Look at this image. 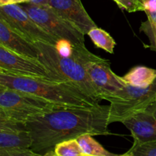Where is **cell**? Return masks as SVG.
<instances>
[{
    "label": "cell",
    "instance_id": "1",
    "mask_svg": "<svg viewBox=\"0 0 156 156\" xmlns=\"http://www.w3.org/2000/svg\"><path fill=\"white\" fill-rule=\"evenodd\" d=\"M109 105L64 108L26 123L33 143L30 149L44 154L65 140L82 135H110Z\"/></svg>",
    "mask_w": 156,
    "mask_h": 156
},
{
    "label": "cell",
    "instance_id": "2",
    "mask_svg": "<svg viewBox=\"0 0 156 156\" xmlns=\"http://www.w3.org/2000/svg\"><path fill=\"white\" fill-rule=\"evenodd\" d=\"M0 85L30 93L69 108H92L99 102L69 82H49L0 73Z\"/></svg>",
    "mask_w": 156,
    "mask_h": 156
},
{
    "label": "cell",
    "instance_id": "3",
    "mask_svg": "<svg viewBox=\"0 0 156 156\" xmlns=\"http://www.w3.org/2000/svg\"><path fill=\"white\" fill-rule=\"evenodd\" d=\"M69 107L53 103L30 93L0 85V117L27 123L34 118Z\"/></svg>",
    "mask_w": 156,
    "mask_h": 156
},
{
    "label": "cell",
    "instance_id": "4",
    "mask_svg": "<svg viewBox=\"0 0 156 156\" xmlns=\"http://www.w3.org/2000/svg\"><path fill=\"white\" fill-rule=\"evenodd\" d=\"M40 50L39 60L65 82H69L84 93L99 102L100 93L90 79L84 65L72 58L61 55L55 46L44 42H35Z\"/></svg>",
    "mask_w": 156,
    "mask_h": 156
},
{
    "label": "cell",
    "instance_id": "5",
    "mask_svg": "<svg viewBox=\"0 0 156 156\" xmlns=\"http://www.w3.org/2000/svg\"><path fill=\"white\" fill-rule=\"evenodd\" d=\"M156 101V79L146 88L129 85L117 92L110 101V123L122 122L145 111Z\"/></svg>",
    "mask_w": 156,
    "mask_h": 156
},
{
    "label": "cell",
    "instance_id": "6",
    "mask_svg": "<svg viewBox=\"0 0 156 156\" xmlns=\"http://www.w3.org/2000/svg\"><path fill=\"white\" fill-rule=\"evenodd\" d=\"M21 5L44 30L57 40H66L73 44L85 46V34L61 17L50 5L30 3Z\"/></svg>",
    "mask_w": 156,
    "mask_h": 156
},
{
    "label": "cell",
    "instance_id": "7",
    "mask_svg": "<svg viewBox=\"0 0 156 156\" xmlns=\"http://www.w3.org/2000/svg\"><path fill=\"white\" fill-rule=\"evenodd\" d=\"M0 73L49 82H66L39 59L18 54L2 45H0Z\"/></svg>",
    "mask_w": 156,
    "mask_h": 156
},
{
    "label": "cell",
    "instance_id": "8",
    "mask_svg": "<svg viewBox=\"0 0 156 156\" xmlns=\"http://www.w3.org/2000/svg\"><path fill=\"white\" fill-rule=\"evenodd\" d=\"M0 18L32 42H44L56 46L59 40L42 28L19 4L0 6Z\"/></svg>",
    "mask_w": 156,
    "mask_h": 156
},
{
    "label": "cell",
    "instance_id": "9",
    "mask_svg": "<svg viewBox=\"0 0 156 156\" xmlns=\"http://www.w3.org/2000/svg\"><path fill=\"white\" fill-rule=\"evenodd\" d=\"M90 79L98 90L101 100L108 101L125 87L121 77L111 70L110 62L90 61L84 65Z\"/></svg>",
    "mask_w": 156,
    "mask_h": 156
},
{
    "label": "cell",
    "instance_id": "10",
    "mask_svg": "<svg viewBox=\"0 0 156 156\" xmlns=\"http://www.w3.org/2000/svg\"><path fill=\"white\" fill-rule=\"evenodd\" d=\"M49 5L85 35L97 27L82 5L81 0H50Z\"/></svg>",
    "mask_w": 156,
    "mask_h": 156
},
{
    "label": "cell",
    "instance_id": "11",
    "mask_svg": "<svg viewBox=\"0 0 156 156\" xmlns=\"http://www.w3.org/2000/svg\"><path fill=\"white\" fill-rule=\"evenodd\" d=\"M32 143L26 123L0 117V149H30Z\"/></svg>",
    "mask_w": 156,
    "mask_h": 156
},
{
    "label": "cell",
    "instance_id": "12",
    "mask_svg": "<svg viewBox=\"0 0 156 156\" xmlns=\"http://www.w3.org/2000/svg\"><path fill=\"white\" fill-rule=\"evenodd\" d=\"M0 45L18 54L39 59L41 52L34 43L12 28L2 18H0Z\"/></svg>",
    "mask_w": 156,
    "mask_h": 156
},
{
    "label": "cell",
    "instance_id": "13",
    "mask_svg": "<svg viewBox=\"0 0 156 156\" xmlns=\"http://www.w3.org/2000/svg\"><path fill=\"white\" fill-rule=\"evenodd\" d=\"M122 123L130 131L133 143L142 144L156 140V120L149 108L126 119Z\"/></svg>",
    "mask_w": 156,
    "mask_h": 156
},
{
    "label": "cell",
    "instance_id": "14",
    "mask_svg": "<svg viewBox=\"0 0 156 156\" xmlns=\"http://www.w3.org/2000/svg\"><path fill=\"white\" fill-rule=\"evenodd\" d=\"M121 79L126 85L146 88L153 83L156 79V69L139 66L133 67Z\"/></svg>",
    "mask_w": 156,
    "mask_h": 156
},
{
    "label": "cell",
    "instance_id": "15",
    "mask_svg": "<svg viewBox=\"0 0 156 156\" xmlns=\"http://www.w3.org/2000/svg\"><path fill=\"white\" fill-rule=\"evenodd\" d=\"M143 2L148 20L142 23L140 30L149 38L151 50L156 52V0H143Z\"/></svg>",
    "mask_w": 156,
    "mask_h": 156
},
{
    "label": "cell",
    "instance_id": "16",
    "mask_svg": "<svg viewBox=\"0 0 156 156\" xmlns=\"http://www.w3.org/2000/svg\"><path fill=\"white\" fill-rule=\"evenodd\" d=\"M92 136L89 134H85L76 138L82 151L87 156H122L108 152Z\"/></svg>",
    "mask_w": 156,
    "mask_h": 156
},
{
    "label": "cell",
    "instance_id": "17",
    "mask_svg": "<svg viewBox=\"0 0 156 156\" xmlns=\"http://www.w3.org/2000/svg\"><path fill=\"white\" fill-rule=\"evenodd\" d=\"M87 35H88V37L91 38L96 47L103 49L105 51L111 54L114 53L116 42L114 38L105 30L96 27L91 29Z\"/></svg>",
    "mask_w": 156,
    "mask_h": 156
},
{
    "label": "cell",
    "instance_id": "18",
    "mask_svg": "<svg viewBox=\"0 0 156 156\" xmlns=\"http://www.w3.org/2000/svg\"><path fill=\"white\" fill-rule=\"evenodd\" d=\"M53 149L59 156H87L76 139L61 142L56 145Z\"/></svg>",
    "mask_w": 156,
    "mask_h": 156
},
{
    "label": "cell",
    "instance_id": "19",
    "mask_svg": "<svg viewBox=\"0 0 156 156\" xmlns=\"http://www.w3.org/2000/svg\"><path fill=\"white\" fill-rule=\"evenodd\" d=\"M123 156H156V140L149 143H133L128 152Z\"/></svg>",
    "mask_w": 156,
    "mask_h": 156
},
{
    "label": "cell",
    "instance_id": "20",
    "mask_svg": "<svg viewBox=\"0 0 156 156\" xmlns=\"http://www.w3.org/2000/svg\"><path fill=\"white\" fill-rule=\"evenodd\" d=\"M122 9L128 12H144V5L142 0H113Z\"/></svg>",
    "mask_w": 156,
    "mask_h": 156
},
{
    "label": "cell",
    "instance_id": "21",
    "mask_svg": "<svg viewBox=\"0 0 156 156\" xmlns=\"http://www.w3.org/2000/svg\"><path fill=\"white\" fill-rule=\"evenodd\" d=\"M41 154L34 152L30 149H0V156H39Z\"/></svg>",
    "mask_w": 156,
    "mask_h": 156
},
{
    "label": "cell",
    "instance_id": "22",
    "mask_svg": "<svg viewBox=\"0 0 156 156\" xmlns=\"http://www.w3.org/2000/svg\"><path fill=\"white\" fill-rule=\"evenodd\" d=\"M28 3L38 5H47L50 3V0H29Z\"/></svg>",
    "mask_w": 156,
    "mask_h": 156
},
{
    "label": "cell",
    "instance_id": "23",
    "mask_svg": "<svg viewBox=\"0 0 156 156\" xmlns=\"http://www.w3.org/2000/svg\"><path fill=\"white\" fill-rule=\"evenodd\" d=\"M39 156H59V155L55 152L54 149H52V150L48 151V152H45V153H44L43 155H40Z\"/></svg>",
    "mask_w": 156,
    "mask_h": 156
},
{
    "label": "cell",
    "instance_id": "24",
    "mask_svg": "<svg viewBox=\"0 0 156 156\" xmlns=\"http://www.w3.org/2000/svg\"><path fill=\"white\" fill-rule=\"evenodd\" d=\"M14 4V0H0V6Z\"/></svg>",
    "mask_w": 156,
    "mask_h": 156
},
{
    "label": "cell",
    "instance_id": "25",
    "mask_svg": "<svg viewBox=\"0 0 156 156\" xmlns=\"http://www.w3.org/2000/svg\"><path fill=\"white\" fill-rule=\"evenodd\" d=\"M29 0H14V4H22V3H28Z\"/></svg>",
    "mask_w": 156,
    "mask_h": 156
},
{
    "label": "cell",
    "instance_id": "26",
    "mask_svg": "<svg viewBox=\"0 0 156 156\" xmlns=\"http://www.w3.org/2000/svg\"><path fill=\"white\" fill-rule=\"evenodd\" d=\"M142 1H143V0H142Z\"/></svg>",
    "mask_w": 156,
    "mask_h": 156
},
{
    "label": "cell",
    "instance_id": "27",
    "mask_svg": "<svg viewBox=\"0 0 156 156\" xmlns=\"http://www.w3.org/2000/svg\"><path fill=\"white\" fill-rule=\"evenodd\" d=\"M122 156H123V155H122Z\"/></svg>",
    "mask_w": 156,
    "mask_h": 156
}]
</instances>
